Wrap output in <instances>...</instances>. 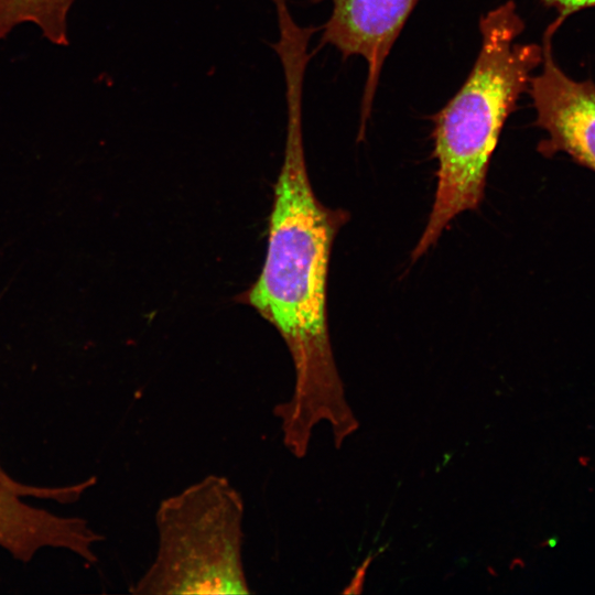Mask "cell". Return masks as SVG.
<instances>
[{
  "label": "cell",
  "instance_id": "obj_4",
  "mask_svg": "<svg viewBox=\"0 0 595 595\" xmlns=\"http://www.w3.org/2000/svg\"><path fill=\"white\" fill-rule=\"evenodd\" d=\"M564 20L558 15L545 29L542 69L529 80L536 126L547 133L537 149L547 158L564 152L595 172V84L569 77L552 54L553 35Z\"/></svg>",
  "mask_w": 595,
  "mask_h": 595
},
{
  "label": "cell",
  "instance_id": "obj_7",
  "mask_svg": "<svg viewBox=\"0 0 595 595\" xmlns=\"http://www.w3.org/2000/svg\"><path fill=\"white\" fill-rule=\"evenodd\" d=\"M548 8L554 9L560 17L566 19L569 15L585 9L595 7V0H539Z\"/></svg>",
  "mask_w": 595,
  "mask_h": 595
},
{
  "label": "cell",
  "instance_id": "obj_6",
  "mask_svg": "<svg viewBox=\"0 0 595 595\" xmlns=\"http://www.w3.org/2000/svg\"><path fill=\"white\" fill-rule=\"evenodd\" d=\"M74 0H0V39L31 22L52 43L67 45L66 17Z\"/></svg>",
  "mask_w": 595,
  "mask_h": 595
},
{
  "label": "cell",
  "instance_id": "obj_3",
  "mask_svg": "<svg viewBox=\"0 0 595 595\" xmlns=\"http://www.w3.org/2000/svg\"><path fill=\"white\" fill-rule=\"evenodd\" d=\"M245 501L221 475H207L162 499L156 550L130 588L138 595L250 594L244 563Z\"/></svg>",
  "mask_w": 595,
  "mask_h": 595
},
{
  "label": "cell",
  "instance_id": "obj_8",
  "mask_svg": "<svg viewBox=\"0 0 595 595\" xmlns=\"http://www.w3.org/2000/svg\"><path fill=\"white\" fill-rule=\"evenodd\" d=\"M1 474H2V473H1V470H0V475H1Z\"/></svg>",
  "mask_w": 595,
  "mask_h": 595
},
{
  "label": "cell",
  "instance_id": "obj_2",
  "mask_svg": "<svg viewBox=\"0 0 595 595\" xmlns=\"http://www.w3.org/2000/svg\"><path fill=\"white\" fill-rule=\"evenodd\" d=\"M478 28L480 47L469 74L432 118L436 188L412 261L436 244L456 216L480 205L504 126L542 63V45L515 42L524 21L513 0L482 14Z\"/></svg>",
  "mask_w": 595,
  "mask_h": 595
},
{
  "label": "cell",
  "instance_id": "obj_5",
  "mask_svg": "<svg viewBox=\"0 0 595 595\" xmlns=\"http://www.w3.org/2000/svg\"><path fill=\"white\" fill-rule=\"evenodd\" d=\"M323 1L331 2L332 11L320 26L318 48L335 47L344 60L360 56L367 65L357 134L363 141L385 62L419 0H310Z\"/></svg>",
  "mask_w": 595,
  "mask_h": 595
},
{
  "label": "cell",
  "instance_id": "obj_1",
  "mask_svg": "<svg viewBox=\"0 0 595 595\" xmlns=\"http://www.w3.org/2000/svg\"><path fill=\"white\" fill-rule=\"evenodd\" d=\"M303 86L295 78L285 83V145L266 258L258 279L238 298L278 331L290 353L293 390L272 412L283 445L295 458L306 456L318 424L329 425L336 448L359 426L335 363L327 321L332 246L349 214L322 204L311 185L303 143Z\"/></svg>",
  "mask_w": 595,
  "mask_h": 595
}]
</instances>
